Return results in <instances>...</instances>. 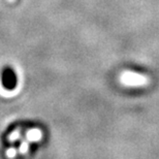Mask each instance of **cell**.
Segmentation results:
<instances>
[{
	"label": "cell",
	"instance_id": "cell-1",
	"mask_svg": "<svg viewBox=\"0 0 159 159\" xmlns=\"http://www.w3.org/2000/svg\"><path fill=\"white\" fill-rule=\"evenodd\" d=\"M1 82L4 89L9 91L14 90L18 84L17 75L11 67H5L1 72Z\"/></svg>",
	"mask_w": 159,
	"mask_h": 159
}]
</instances>
